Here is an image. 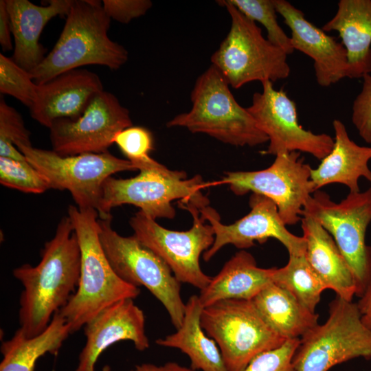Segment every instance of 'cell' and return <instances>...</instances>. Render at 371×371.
Returning <instances> with one entry per match:
<instances>
[{
	"instance_id": "cell-1",
	"label": "cell",
	"mask_w": 371,
	"mask_h": 371,
	"mask_svg": "<svg viewBox=\"0 0 371 371\" xmlns=\"http://www.w3.org/2000/svg\"><path fill=\"white\" fill-rule=\"evenodd\" d=\"M41 258L36 266L24 264L12 271L23 287L19 321V328L27 337L42 333L78 289L81 254L68 216L58 223L54 237L41 250Z\"/></svg>"
},
{
	"instance_id": "cell-2",
	"label": "cell",
	"mask_w": 371,
	"mask_h": 371,
	"mask_svg": "<svg viewBox=\"0 0 371 371\" xmlns=\"http://www.w3.org/2000/svg\"><path fill=\"white\" fill-rule=\"evenodd\" d=\"M67 216L80 249V278L76 292L58 313L72 334L105 308L124 299L134 300L140 289L121 279L112 268L100 243L97 210L70 205Z\"/></svg>"
},
{
	"instance_id": "cell-3",
	"label": "cell",
	"mask_w": 371,
	"mask_h": 371,
	"mask_svg": "<svg viewBox=\"0 0 371 371\" xmlns=\"http://www.w3.org/2000/svg\"><path fill=\"white\" fill-rule=\"evenodd\" d=\"M111 19L98 0H74L55 45L30 72L36 85L65 71L98 65L116 70L128 58V52L108 35Z\"/></svg>"
},
{
	"instance_id": "cell-4",
	"label": "cell",
	"mask_w": 371,
	"mask_h": 371,
	"mask_svg": "<svg viewBox=\"0 0 371 371\" xmlns=\"http://www.w3.org/2000/svg\"><path fill=\"white\" fill-rule=\"evenodd\" d=\"M229 85L212 65L196 79L190 94L192 109L178 114L168 127H183L235 146H256L269 141L254 117L238 104Z\"/></svg>"
},
{
	"instance_id": "cell-5",
	"label": "cell",
	"mask_w": 371,
	"mask_h": 371,
	"mask_svg": "<svg viewBox=\"0 0 371 371\" xmlns=\"http://www.w3.org/2000/svg\"><path fill=\"white\" fill-rule=\"evenodd\" d=\"M206 186L201 175L187 179L184 171L172 170L161 164L143 169L132 178H107L103 183L97 212L100 218L111 216V210L124 204L133 205L150 218L172 219L175 200L189 203L199 210L209 205V200L201 192Z\"/></svg>"
},
{
	"instance_id": "cell-6",
	"label": "cell",
	"mask_w": 371,
	"mask_h": 371,
	"mask_svg": "<svg viewBox=\"0 0 371 371\" xmlns=\"http://www.w3.org/2000/svg\"><path fill=\"white\" fill-rule=\"evenodd\" d=\"M217 2L227 10L231 26L211 62L229 86L238 89L253 81L273 82L288 78L291 68L285 52L265 38L256 23L228 0Z\"/></svg>"
},
{
	"instance_id": "cell-7",
	"label": "cell",
	"mask_w": 371,
	"mask_h": 371,
	"mask_svg": "<svg viewBox=\"0 0 371 371\" xmlns=\"http://www.w3.org/2000/svg\"><path fill=\"white\" fill-rule=\"evenodd\" d=\"M201 325L216 343L227 371H244L256 356L287 340L269 326L251 300H225L204 307Z\"/></svg>"
},
{
	"instance_id": "cell-8",
	"label": "cell",
	"mask_w": 371,
	"mask_h": 371,
	"mask_svg": "<svg viewBox=\"0 0 371 371\" xmlns=\"http://www.w3.org/2000/svg\"><path fill=\"white\" fill-rule=\"evenodd\" d=\"M112 216L98 218L102 247L115 272L124 281L144 286L166 308L176 329L182 324L186 303L181 282L166 262L134 235L123 236L111 226Z\"/></svg>"
},
{
	"instance_id": "cell-9",
	"label": "cell",
	"mask_w": 371,
	"mask_h": 371,
	"mask_svg": "<svg viewBox=\"0 0 371 371\" xmlns=\"http://www.w3.org/2000/svg\"><path fill=\"white\" fill-rule=\"evenodd\" d=\"M328 317L300 338L293 356L296 371H328L350 359L371 358V329L361 320L357 304L338 296Z\"/></svg>"
},
{
	"instance_id": "cell-10",
	"label": "cell",
	"mask_w": 371,
	"mask_h": 371,
	"mask_svg": "<svg viewBox=\"0 0 371 371\" xmlns=\"http://www.w3.org/2000/svg\"><path fill=\"white\" fill-rule=\"evenodd\" d=\"M316 220L333 238L355 279L361 297L371 282V247L366 233L371 223V187L349 192L339 203L319 190L313 192L302 211Z\"/></svg>"
},
{
	"instance_id": "cell-11",
	"label": "cell",
	"mask_w": 371,
	"mask_h": 371,
	"mask_svg": "<svg viewBox=\"0 0 371 371\" xmlns=\"http://www.w3.org/2000/svg\"><path fill=\"white\" fill-rule=\"evenodd\" d=\"M16 147L45 177L51 189L68 190L79 209L98 210L105 180L116 172L137 170L130 161L109 151L61 156L32 146Z\"/></svg>"
},
{
	"instance_id": "cell-12",
	"label": "cell",
	"mask_w": 371,
	"mask_h": 371,
	"mask_svg": "<svg viewBox=\"0 0 371 371\" xmlns=\"http://www.w3.org/2000/svg\"><path fill=\"white\" fill-rule=\"evenodd\" d=\"M179 205L193 218L192 226L187 231L168 229L141 211L130 218L129 224L133 235L166 262L181 283L201 291L212 278L202 271L199 259L213 245L214 232L196 206L182 201Z\"/></svg>"
},
{
	"instance_id": "cell-13",
	"label": "cell",
	"mask_w": 371,
	"mask_h": 371,
	"mask_svg": "<svg viewBox=\"0 0 371 371\" xmlns=\"http://www.w3.org/2000/svg\"><path fill=\"white\" fill-rule=\"evenodd\" d=\"M312 168L300 152L280 153L268 168L256 171L227 172L222 183L237 196L251 192L271 199L286 225L301 221L304 205L315 192Z\"/></svg>"
},
{
	"instance_id": "cell-14",
	"label": "cell",
	"mask_w": 371,
	"mask_h": 371,
	"mask_svg": "<svg viewBox=\"0 0 371 371\" xmlns=\"http://www.w3.org/2000/svg\"><path fill=\"white\" fill-rule=\"evenodd\" d=\"M262 83V91L253 95L247 107L258 128L269 139L264 154L277 155L289 152H303L323 159L332 150L334 139L328 134H316L299 123L295 102L269 80Z\"/></svg>"
},
{
	"instance_id": "cell-15",
	"label": "cell",
	"mask_w": 371,
	"mask_h": 371,
	"mask_svg": "<svg viewBox=\"0 0 371 371\" xmlns=\"http://www.w3.org/2000/svg\"><path fill=\"white\" fill-rule=\"evenodd\" d=\"M131 126L129 111L104 90L77 119L60 118L52 122L49 128L52 150L61 156L104 153L115 136Z\"/></svg>"
},
{
	"instance_id": "cell-16",
	"label": "cell",
	"mask_w": 371,
	"mask_h": 371,
	"mask_svg": "<svg viewBox=\"0 0 371 371\" xmlns=\"http://www.w3.org/2000/svg\"><path fill=\"white\" fill-rule=\"evenodd\" d=\"M249 212L234 223L221 222L218 213L210 205L199 210L214 232V241L203 254L204 261L210 260L223 247L232 245L241 250L262 244L273 238L280 241L289 254L305 253L306 242L303 236L291 233L282 220L276 205L269 198L252 193L249 198Z\"/></svg>"
},
{
	"instance_id": "cell-17",
	"label": "cell",
	"mask_w": 371,
	"mask_h": 371,
	"mask_svg": "<svg viewBox=\"0 0 371 371\" xmlns=\"http://www.w3.org/2000/svg\"><path fill=\"white\" fill-rule=\"evenodd\" d=\"M86 342L76 371H96L100 355L120 341H131L139 351L149 348L145 331V316L133 299H124L105 308L83 327ZM103 371H110L106 366Z\"/></svg>"
},
{
	"instance_id": "cell-18",
	"label": "cell",
	"mask_w": 371,
	"mask_h": 371,
	"mask_svg": "<svg viewBox=\"0 0 371 371\" xmlns=\"http://www.w3.org/2000/svg\"><path fill=\"white\" fill-rule=\"evenodd\" d=\"M276 10L290 28L292 46L313 60L317 84L327 87L348 74L347 52L335 38L308 21L303 12L286 0H274Z\"/></svg>"
},
{
	"instance_id": "cell-19",
	"label": "cell",
	"mask_w": 371,
	"mask_h": 371,
	"mask_svg": "<svg viewBox=\"0 0 371 371\" xmlns=\"http://www.w3.org/2000/svg\"><path fill=\"white\" fill-rule=\"evenodd\" d=\"M102 91L97 74L81 68L71 69L38 85L30 113L34 120L49 128L57 119L81 116L93 97Z\"/></svg>"
},
{
	"instance_id": "cell-20",
	"label": "cell",
	"mask_w": 371,
	"mask_h": 371,
	"mask_svg": "<svg viewBox=\"0 0 371 371\" xmlns=\"http://www.w3.org/2000/svg\"><path fill=\"white\" fill-rule=\"evenodd\" d=\"M74 0H50L37 5L28 0H5L14 47L12 59L30 73L43 60L46 49L39 43L47 23L56 16H66Z\"/></svg>"
},
{
	"instance_id": "cell-21",
	"label": "cell",
	"mask_w": 371,
	"mask_h": 371,
	"mask_svg": "<svg viewBox=\"0 0 371 371\" xmlns=\"http://www.w3.org/2000/svg\"><path fill=\"white\" fill-rule=\"evenodd\" d=\"M301 222L305 257L311 267L326 289L352 302L357 292L355 279L333 238L311 216L303 214Z\"/></svg>"
},
{
	"instance_id": "cell-22",
	"label": "cell",
	"mask_w": 371,
	"mask_h": 371,
	"mask_svg": "<svg viewBox=\"0 0 371 371\" xmlns=\"http://www.w3.org/2000/svg\"><path fill=\"white\" fill-rule=\"evenodd\" d=\"M335 137L330 153L312 169L311 179L315 191L332 183L347 186L350 192L360 191L359 180L365 178L371 183V146H359L351 139L344 123L333 122Z\"/></svg>"
},
{
	"instance_id": "cell-23",
	"label": "cell",
	"mask_w": 371,
	"mask_h": 371,
	"mask_svg": "<svg viewBox=\"0 0 371 371\" xmlns=\"http://www.w3.org/2000/svg\"><path fill=\"white\" fill-rule=\"evenodd\" d=\"M336 31L347 52L349 78L371 73V1L340 0L335 16L322 28Z\"/></svg>"
},
{
	"instance_id": "cell-24",
	"label": "cell",
	"mask_w": 371,
	"mask_h": 371,
	"mask_svg": "<svg viewBox=\"0 0 371 371\" xmlns=\"http://www.w3.org/2000/svg\"><path fill=\"white\" fill-rule=\"evenodd\" d=\"M275 267L260 268L254 256L245 250L236 252L200 291L203 307L225 300H251L273 283Z\"/></svg>"
},
{
	"instance_id": "cell-25",
	"label": "cell",
	"mask_w": 371,
	"mask_h": 371,
	"mask_svg": "<svg viewBox=\"0 0 371 371\" xmlns=\"http://www.w3.org/2000/svg\"><path fill=\"white\" fill-rule=\"evenodd\" d=\"M203 308L199 295H191L186 303L180 327L174 333L156 339L155 343L180 350L189 357L190 368L195 371H227L216 343L201 325Z\"/></svg>"
},
{
	"instance_id": "cell-26",
	"label": "cell",
	"mask_w": 371,
	"mask_h": 371,
	"mask_svg": "<svg viewBox=\"0 0 371 371\" xmlns=\"http://www.w3.org/2000/svg\"><path fill=\"white\" fill-rule=\"evenodd\" d=\"M251 301L265 321L285 339H300L318 324V314L274 283L262 289Z\"/></svg>"
},
{
	"instance_id": "cell-27",
	"label": "cell",
	"mask_w": 371,
	"mask_h": 371,
	"mask_svg": "<svg viewBox=\"0 0 371 371\" xmlns=\"http://www.w3.org/2000/svg\"><path fill=\"white\" fill-rule=\"evenodd\" d=\"M71 334L70 326L58 312L39 335L27 337L19 328L9 339L2 341L0 371H34L39 358L58 354Z\"/></svg>"
},
{
	"instance_id": "cell-28",
	"label": "cell",
	"mask_w": 371,
	"mask_h": 371,
	"mask_svg": "<svg viewBox=\"0 0 371 371\" xmlns=\"http://www.w3.org/2000/svg\"><path fill=\"white\" fill-rule=\"evenodd\" d=\"M287 264L276 268L273 283L286 289L313 312L326 287L307 262L305 253L289 254Z\"/></svg>"
},
{
	"instance_id": "cell-29",
	"label": "cell",
	"mask_w": 371,
	"mask_h": 371,
	"mask_svg": "<svg viewBox=\"0 0 371 371\" xmlns=\"http://www.w3.org/2000/svg\"><path fill=\"white\" fill-rule=\"evenodd\" d=\"M246 17L262 25L267 38L289 55L293 52L291 38L287 36L277 20L274 0H228Z\"/></svg>"
},
{
	"instance_id": "cell-30",
	"label": "cell",
	"mask_w": 371,
	"mask_h": 371,
	"mask_svg": "<svg viewBox=\"0 0 371 371\" xmlns=\"http://www.w3.org/2000/svg\"><path fill=\"white\" fill-rule=\"evenodd\" d=\"M31 133L25 127L21 114L8 105L3 98L0 100V157L26 161L24 155L16 147L18 144L32 146Z\"/></svg>"
},
{
	"instance_id": "cell-31",
	"label": "cell",
	"mask_w": 371,
	"mask_h": 371,
	"mask_svg": "<svg viewBox=\"0 0 371 371\" xmlns=\"http://www.w3.org/2000/svg\"><path fill=\"white\" fill-rule=\"evenodd\" d=\"M0 183L25 193L41 194L51 189L45 177L27 160L2 157H0Z\"/></svg>"
},
{
	"instance_id": "cell-32",
	"label": "cell",
	"mask_w": 371,
	"mask_h": 371,
	"mask_svg": "<svg viewBox=\"0 0 371 371\" xmlns=\"http://www.w3.org/2000/svg\"><path fill=\"white\" fill-rule=\"evenodd\" d=\"M113 144L137 170L153 168L161 165L150 156L153 149V137L144 127L131 126L123 129L115 136Z\"/></svg>"
},
{
	"instance_id": "cell-33",
	"label": "cell",
	"mask_w": 371,
	"mask_h": 371,
	"mask_svg": "<svg viewBox=\"0 0 371 371\" xmlns=\"http://www.w3.org/2000/svg\"><path fill=\"white\" fill-rule=\"evenodd\" d=\"M36 85L30 73L12 58L0 54V92L10 95L29 109L33 105L37 95Z\"/></svg>"
},
{
	"instance_id": "cell-34",
	"label": "cell",
	"mask_w": 371,
	"mask_h": 371,
	"mask_svg": "<svg viewBox=\"0 0 371 371\" xmlns=\"http://www.w3.org/2000/svg\"><path fill=\"white\" fill-rule=\"evenodd\" d=\"M300 343V339L286 340L282 346L256 356L244 371H296L293 359Z\"/></svg>"
},
{
	"instance_id": "cell-35",
	"label": "cell",
	"mask_w": 371,
	"mask_h": 371,
	"mask_svg": "<svg viewBox=\"0 0 371 371\" xmlns=\"http://www.w3.org/2000/svg\"><path fill=\"white\" fill-rule=\"evenodd\" d=\"M362 78L361 90L353 101L351 120L359 136L371 144V74Z\"/></svg>"
},
{
	"instance_id": "cell-36",
	"label": "cell",
	"mask_w": 371,
	"mask_h": 371,
	"mask_svg": "<svg viewBox=\"0 0 371 371\" xmlns=\"http://www.w3.org/2000/svg\"><path fill=\"white\" fill-rule=\"evenodd\" d=\"M102 2L108 16L122 23H128L146 14L153 5L149 0H103Z\"/></svg>"
},
{
	"instance_id": "cell-37",
	"label": "cell",
	"mask_w": 371,
	"mask_h": 371,
	"mask_svg": "<svg viewBox=\"0 0 371 371\" xmlns=\"http://www.w3.org/2000/svg\"><path fill=\"white\" fill-rule=\"evenodd\" d=\"M12 27L5 0L0 1V44L3 51L12 49Z\"/></svg>"
},
{
	"instance_id": "cell-38",
	"label": "cell",
	"mask_w": 371,
	"mask_h": 371,
	"mask_svg": "<svg viewBox=\"0 0 371 371\" xmlns=\"http://www.w3.org/2000/svg\"><path fill=\"white\" fill-rule=\"evenodd\" d=\"M131 371H195L191 368L179 365L177 362L169 361L164 365L157 366L153 363H144L136 365Z\"/></svg>"
},
{
	"instance_id": "cell-39",
	"label": "cell",
	"mask_w": 371,
	"mask_h": 371,
	"mask_svg": "<svg viewBox=\"0 0 371 371\" xmlns=\"http://www.w3.org/2000/svg\"><path fill=\"white\" fill-rule=\"evenodd\" d=\"M357 304L363 324L371 329V282Z\"/></svg>"
}]
</instances>
